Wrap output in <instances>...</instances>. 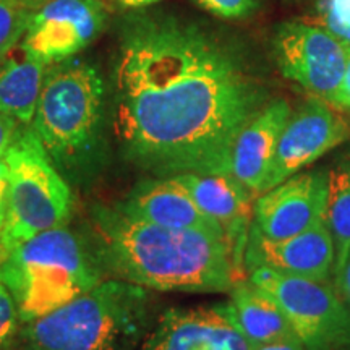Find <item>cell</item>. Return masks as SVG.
Wrapping results in <instances>:
<instances>
[{"label": "cell", "mask_w": 350, "mask_h": 350, "mask_svg": "<svg viewBox=\"0 0 350 350\" xmlns=\"http://www.w3.org/2000/svg\"><path fill=\"white\" fill-rule=\"evenodd\" d=\"M144 287L106 279L46 317L26 323L25 350H129L146 325Z\"/></svg>", "instance_id": "5b68a950"}, {"label": "cell", "mask_w": 350, "mask_h": 350, "mask_svg": "<svg viewBox=\"0 0 350 350\" xmlns=\"http://www.w3.org/2000/svg\"><path fill=\"white\" fill-rule=\"evenodd\" d=\"M29 18L25 0H0V59L18 46Z\"/></svg>", "instance_id": "ffe728a7"}, {"label": "cell", "mask_w": 350, "mask_h": 350, "mask_svg": "<svg viewBox=\"0 0 350 350\" xmlns=\"http://www.w3.org/2000/svg\"><path fill=\"white\" fill-rule=\"evenodd\" d=\"M18 312L10 292L0 281V350H7L15 338L20 325Z\"/></svg>", "instance_id": "7402d4cb"}, {"label": "cell", "mask_w": 350, "mask_h": 350, "mask_svg": "<svg viewBox=\"0 0 350 350\" xmlns=\"http://www.w3.org/2000/svg\"><path fill=\"white\" fill-rule=\"evenodd\" d=\"M336 350H350V344L344 345V347H340V349H336Z\"/></svg>", "instance_id": "f546056e"}, {"label": "cell", "mask_w": 350, "mask_h": 350, "mask_svg": "<svg viewBox=\"0 0 350 350\" xmlns=\"http://www.w3.org/2000/svg\"><path fill=\"white\" fill-rule=\"evenodd\" d=\"M334 287L338 288L339 295L342 297V300L349 305V308H350V256H349L347 262H345L344 269L340 271L339 278L336 279Z\"/></svg>", "instance_id": "4316f807"}, {"label": "cell", "mask_w": 350, "mask_h": 350, "mask_svg": "<svg viewBox=\"0 0 350 350\" xmlns=\"http://www.w3.org/2000/svg\"><path fill=\"white\" fill-rule=\"evenodd\" d=\"M46 62L16 46L0 59V112L31 124L46 75Z\"/></svg>", "instance_id": "ac0fdd59"}, {"label": "cell", "mask_w": 350, "mask_h": 350, "mask_svg": "<svg viewBox=\"0 0 350 350\" xmlns=\"http://www.w3.org/2000/svg\"><path fill=\"white\" fill-rule=\"evenodd\" d=\"M319 21L350 51V0H323L319 3Z\"/></svg>", "instance_id": "44dd1931"}, {"label": "cell", "mask_w": 350, "mask_h": 350, "mask_svg": "<svg viewBox=\"0 0 350 350\" xmlns=\"http://www.w3.org/2000/svg\"><path fill=\"white\" fill-rule=\"evenodd\" d=\"M0 281L26 325L55 312L103 281L91 245L65 227L34 235L0 261Z\"/></svg>", "instance_id": "277c9868"}, {"label": "cell", "mask_w": 350, "mask_h": 350, "mask_svg": "<svg viewBox=\"0 0 350 350\" xmlns=\"http://www.w3.org/2000/svg\"><path fill=\"white\" fill-rule=\"evenodd\" d=\"M262 96L235 57L193 26L143 21L113 67V133L137 167L167 177L224 172Z\"/></svg>", "instance_id": "6da1fadb"}, {"label": "cell", "mask_w": 350, "mask_h": 350, "mask_svg": "<svg viewBox=\"0 0 350 350\" xmlns=\"http://www.w3.org/2000/svg\"><path fill=\"white\" fill-rule=\"evenodd\" d=\"M20 126L21 124H18L13 117L0 112V157L5 156V152L12 146L16 133H18Z\"/></svg>", "instance_id": "cb8c5ba5"}, {"label": "cell", "mask_w": 350, "mask_h": 350, "mask_svg": "<svg viewBox=\"0 0 350 350\" xmlns=\"http://www.w3.org/2000/svg\"><path fill=\"white\" fill-rule=\"evenodd\" d=\"M104 21L99 0H51L31 15L21 46L47 65L62 62L85 49Z\"/></svg>", "instance_id": "8fae6325"}, {"label": "cell", "mask_w": 350, "mask_h": 350, "mask_svg": "<svg viewBox=\"0 0 350 350\" xmlns=\"http://www.w3.org/2000/svg\"><path fill=\"white\" fill-rule=\"evenodd\" d=\"M226 305L240 332L253 347L297 338L281 306L248 278L230 288V300Z\"/></svg>", "instance_id": "e0dca14e"}, {"label": "cell", "mask_w": 350, "mask_h": 350, "mask_svg": "<svg viewBox=\"0 0 350 350\" xmlns=\"http://www.w3.org/2000/svg\"><path fill=\"white\" fill-rule=\"evenodd\" d=\"M349 137V122L327 100L310 99L304 107L291 113L282 129L261 193L301 172L326 152L347 142Z\"/></svg>", "instance_id": "9c48e42d"}, {"label": "cell", "mask_w": 350, "mask_h": 350, "mask_svg": "<svg viewBox=\"0 0 350 350\" xmlns=\"http://www.w3.org/2000/svg\"><path fill=\"white\" fill-rule=\"evenodd\" d=\"M331 104L339 107L350 109V51H349V59H347V67H345L344 80L340 83L339 91L336 93L334 98H332Z\"/></svg>", "instance_id": "484cf974"}, {"label": "cell", "mask_w": 350, "mask_h": 350, "mask_svg": "<svg viewBox=\"0 0 350 350\" xmlns=\"http://www.w3.org/2000/svg\"><path fill=\"white\" fill-rule=\"evenodd\" d=\"M327 169L299 172L258 195L252 227L266 239H287L325 221Z\"/></svg>", "instance_id": "30bf717a"}, {"label": "cell", "mask_w": 350, "mask_h": 350, "mask_svg": "<svg viewBox=\"0 0 350 350\" xmlns=\"http://www.w3.org/2000/svg\"><path fill=\"white\" fill-rule=\"evenodd\" d=\"M248 279L281 306L305 350H336L350 344V308L334 284L265 266L250 269Z\"/></svg>", "instance_id": "52a82bcc"}, {"label": "cell", "mask_w": 350, "mask_h": 350, "mask_svg": "<svg viewBox=\"0 0 350 350\" xmlns=\"http://www.w3.org/2000/svg\"><path fill=\"white\" fill-rule=\"evenodd\" d=\"M243 265L248 271L265 266L312 281H329L334 269V243L326 222L287 239H266L250 229Z\"/></svg>", "instance_id": "4fadbf2b"}, {"label": "cell", "mask_w": 350, "mask_h": 350, "mask_svg": "<svg viewBox=\"0 0 350 350\" xmlns=\"http://www.w3.org/2000/svg\"><path fill=\"white\" fill-rule=\"evenodd\" d=\"M8 190H10V174H8L7 163L0 157V230L5 224L7 208H8Z\"/></svg>", "instance_id": "d4e9b609"}, {"label": "cell", "mask_w": 350, "mask_h": 350, "mask_svg": "<svg viewBox=\"0 0 350 350\" xmlns=\"http://www.w3.org/2000/svg\"><path fill=\"white\" fill-rule=\"evenodd\" d=\"M274 55L287 80L331 104L344 80L349 49L323 26L295 21L278 29Z\"/></svg>", "instance_id": "ba28073f"}, {"label": "cell", "mask_w": 350, "mask_h": 350, "mask_svg": "<svg viewBox=\"0 0 350 350\" xmlns=\"http://www.w3.org/2000/svg\"><path fill=\"white\" fill-rule=\"evenodd\" d=\"M104 93L98 68L83 60L46 70L29 126L68 183L85 185L103 170Z\"/></svg>", "instance_id": "3957f363"}, {"label": "cell", "mask_w": 350, "mask_h": 350, "mask_svg": "<svg viewBox=\"0 0 350 350\" xmlns=\"http://www.w3.org/2000/svg\"><path fill=\"white\" fill-rule=\"evenodd\" d=\"M93 252L113 279L165 292H230L245 279L226 237L177 230L133 217L119 203L91 211Z\"/></svg>", "instance_id": "7a4b0ae2"}, {"label": "cell", "mask_w": 350, "mask_h": 350, "mask_svg": "<svg viewBox=\"0 0 350 350\" xmlns=\"http://www.w3.org/2000/svg\"><path fill=\"white\" fill-rule=\"evenodd\" d=\"M139 350H253V345L224 304L167 310Z\"/></svg>", "instance_id": "7c38bea8"}, {"label": "cell", "mask_w": 350, "mask_h": 350, "mask_svg": "<svg viewBox=\"0 0 350 350\" xmlns=\"http://www.w3.org/2000/svg\"><path fill=\"white\" fill-rule=\"evenodd\" d=\"M124 7H144L151 5V3L157 2V0H119Z\"/></svg>", "instance_id": "f1b7e54d"}, {"label": "cell", "mask_w": 350, "mask_h": 350, "mask_svg": "<svg viewBox=\"0 0 350 350\" xmlns=\"http://www.w3.org/2000/svg\"><path fill=\"white\" fill-rule=\"evenodd\" d=\"M325 222L334 243V284L350 256V152L327 169Z\"/></svg>", "instance_id": "d6986e66"}, {"label": "cell", "mask_w": 350, "mask_h": 350, "mask_svg": "<svg viewBox=\"0 0 350 350\" xmlns=\"http://www.w3.org/2000/svg\"><path fill=\"white\" fill-rule=\"evenodd\" d=\"M174 177L187 188L201 211L226 230L235 255L242 261L253 209L250 191L224 172H185Z\"/></svg>", "instance_id": "2e32d148"}, {"label": "cell", "mask_w": 350, "mask_h": 350, "mask_svg": "<svg viewBox=\"0 0 350 350\" xmlns=\"http://www.w3.org/2000/svg\"><path fill=\"white\" fill-rule=\"evenodd\" d=\"M3 161L10 174V190L5 224L0 230V261L34 235L67 226L73 211L70 183L31 126H20Z\"/></svg>", "instance_id": "8992f818"}, {"label": "cell", "mask_w": 350, "mask_h": 350, "mask_svg": "<svg viewBox=\"0 0 350 350\" xmlns=\"http://www.w3.org/2000/svg\"><path fill=\"white\" fill-rule=\"evenodd\" d=\"M119 204L133 217L151 224L177 230H200L227 239L226 230L201 211L174 175L144 178L131 188Z\"/></svg>", "instance_id": "5bb4252c"}, {"label": "cell", "mask_w": 350, "mask_h": 350, "mask_svg": "<svg viewBox=\"0 0 350 350\" xmlns=\"http://www.w3.org/2000/svg\"><path fill=\"white\" fill-rule=\"evenodd\" d=\"M253 350H305L304 344L300 342L299 338H291V339H281L274 340V342L262 344L253 347Z\"/></svg>", "instance_id": "83f0119b"}, {"label": "cell", "mask_w": 350, "mask_h": 350, "mask_svg": "<svg viewBox=\"0 0 350 350\" xmlns=\"http://www.w3.org/2000/svg\"><path fill=\"white\" fill-rule=\"evenodd\" d=\"M221 18H242L255 10L258 0H196Z\"/></svg>", "instance_id": "603a6c76"}, {"label": "cell", "mask_w": 350, "mask_h": 350, "mask_svg": "<svg viewBox=\"0 0 350 350\" xmlns=\"http://www.w3.org/2000/svg\"><path fill=\"white\" fill-rule=\"evenodd\" d=\"M291 113L287 100H271L242 126L232 143L227 174L253 196L261 193L278 150L279 137Z\"/></svg>", "instance_id": "9a60e30c"}]
</instances>
